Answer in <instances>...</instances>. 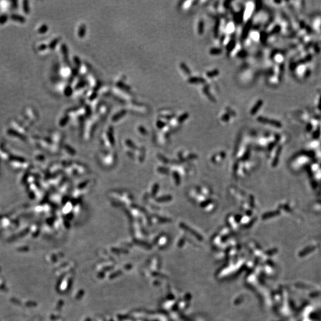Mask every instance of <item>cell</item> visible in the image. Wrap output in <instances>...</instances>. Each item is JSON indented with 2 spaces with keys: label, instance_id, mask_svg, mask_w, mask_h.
Returning a JSON list of instances; mask_svg holds the SVG:
<instances>
[{
  "label": "cell",
  "instance_id": "obj_1",
  "mask_svg": "<svg viewBox=\"0 0 321 321\" xmlns=\"http://www.w3.org/2000/svg\"><path fill=\"white\" fill-rule=\"evenodd\" d=\"M7 17L6 16L0 17V23H4V22H5L6 20H7Z\"/></svg>",
  "mask_w": 321,
  "mask_h": 321
}]
</instances>
